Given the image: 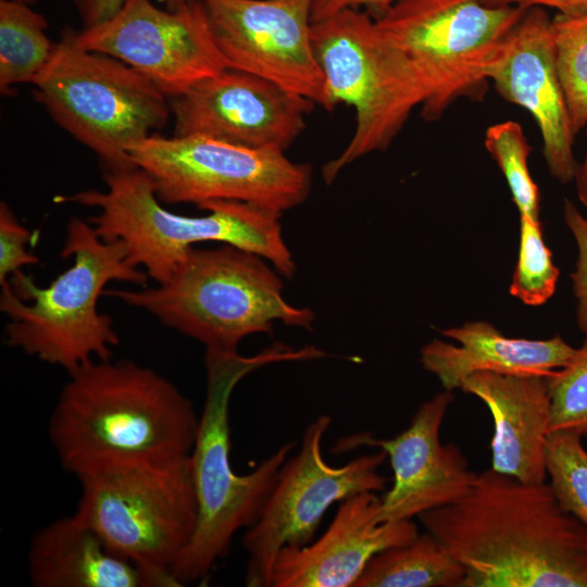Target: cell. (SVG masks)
Returning <instances> with one entry per match:
<instances>
[{"mask_svg":"<svg viewBox=\"0 0 587 587\" xmlns=\"http://www.w3.org/2000/svg\"><path fill=\"white\" fill-rule=\"evenodd\" d=\"M417 517L465 570L461 587H587V526L546 482L490 467L463 498Z\"/></svg>","mask_w":587,"mask_h":587,"instance_id":"obj_1","label":"cell"},{"mask_svg":"<svg viewBox=\"0 0 587 587\" xmlns=\"http://www.w3.org/2000/svg\"><path fill=\"white\" fill-rule=\"evenodd\" d=\"M49 421V438L72 474L115 460L190 454L199 417L179 389L129 360L92 361L68 374Z\"/></svg>","mask_w":587,"mask_h":587,"instance_id":"obj_2","label":"cell"},{"mask_svg":"<svg viewBox=\"0 0 587 587\" xmlns=\"http://www.w3.org/2000/svg\"><path fill=\"white\" fill-rule=\"evenodd\" d=\"M72 265L47 287L16 272L1 285L0 310L7 315L4 342L67 374L97 360H109L120 337L111 317L98 310L112 280L147 286L149 276L128 260L122 241H105L90 222L72 217L61 250Z\"/></svg>","mask_w":587,"mask_h":587,"instance_id":"obj_3","label":"cell"},{"mask_svg":"<svg viewBox=\"0 0 587 587\" xmlns=\"http://www.w3.org/2000/svg\"><path fill=\"white\" fill-rule=\"evenodd\" d=\"M105 190L57 197L98 210L89 222L105 241H122L128 260L157 284L170 278L196 243L220 241L267 260L286 278L296 272L282 236V213L252 203L215 200L200 204L201 216L166 210L151 178L140 168L105 172Z\"/></svg>","mask_w":587,"mask_h":587,"instance_id":"obj_4","label":"cell"},{"mask_svg":"<svg viewBox=\"0 0 587 587\" xmlns=\"http://www.w3.org/2000/svg\"><path fill=\"white\" fill-rule=\"evenodd\" d=\"M301 359L300 349L282 344L253 357L205 351L207 395L190 452L198 521L189 545L172 570L179 586L204 579L228 553L236 533L255 523L295 447V442H286L252 472L235 473L229 426V402L235 386L261 366Z\"/></svg>","mask_w":587,"mask_h":587,"instance_id":"obj_5","label":"cell"},{"mask_svg":"<svg viewBox=\"0 0 587 587\" xmlns=\"http://www.w3.org/2000/svg\"><path fill=\"white\" fill-rule=\"evenodd\" d=\"M104 295L146 311L205 351L237 352L243 338L271 333L275 321L310 330L315 320L311 309L286 301L283 283L264 258L227 243L193 247L170 278L153 287Z\"/></svg>","mask_w":587,"mask_h":587,"instance_id":"obj_6","label":"cell"},{"mask_svg":"<svg viewBox=\"0 0 587 587\" xmlns=\"http://www.w3.org/2000/svg\"><path fill=\"white\" fill-rule=\"evenodd\" d=\"M76 515L152 587H177L172 570L198 521L190 454L171 460H115L75 474Z\"/></svg>","mask_w":587,"mask_h":587,"instance_id":"obj_7","label":"cell"},{"mask_svg":"<svg viewBox=\"0 0 587 587\" xmlns=\"http://www.w3.org/2000/svg\"><path fill=\"white\" fill-rule=\"evenodd\" d=\"M311 34L325 79L326 110L346 103L355 111L351 139L322 168L330 184L358 159L386 150L432 90L414 61L366 12L340 11L313 22Z\"/></svg>","mask_w":587,"mask_h":587,"instance_id":"obj_8","label":"cell"},{"mask_svg":"<svg viewBox=\"0 0 587 587\" xmlns=\"http://www.w3.org/2000/svg\"><path fill=\"white\" fill-rule=\"evenodd\" d=\"M51 118L91 150L105 172L136 167L130 150L162 129L170 98L148 77L110 55L77 46L66 30L32 83Z\"/></svg>","mask_w":587,"mask_h":587,"instance_id":"obj_9","label":"cell"},{"mask_svg":"<svg viewBox=\"0 0 587 587\" xmlns=\"http://www.w3.org/2000/svg\"><path fill=\"white\" fill-rule=\"evenodd\" d=\"M130 157L167 204L234 200L283 213L303 203L312 188L311 166L285 152L203 136L155 133L132 148Z\"/></svg>","mask_w":587,"mask_h":587,"instance_id":"obj_10","label":"cell"},{"mask_svg":"<svg viewBox=\"0 0 587 587\" xmlns=\"http://www.w3.org/2000/svg\"><path fill=\"white\" fill-rule=\"evenodd\" d=\"M526 11L482 0H398L376 22L427 79L421 114L436 121L455 100L484 97L486 67Z\"/></svg>","mask_w":587,"mask_h":587,"instance_id":"obj_11","label":"cell"},{"mask_svg":"<svg viewBox=\"0 0 587 587\" xmlns=\"http://www.w3.org/2000/svg\"><path fill=\"white\" fill-rule=\"evenodd\" d=\"M330 423V416L319 415L305 428L299 452L284 463L260 516L243 535L248 586H271L278 552L310 544L332 504L359 492L385 489L387 477L378 472L387 458L382 449L341 466L324 460L322 441Z\"/></svg>","mask_w":587,"mask_h":587,"instance_id":"obj_12","label":"cell"},{"mask_svg":"<svg viewBox=\"0 0 587 587\" xmlns=\"http://www.w3.org/2000/svg\"><path fill=\"white\" fill-rule=\"evenodd\" d=\"M72 36L83 49L137 70L168 98L228 68L201 0L176 10H162L152 0H124L110 18Z\"/></svg>","mask_w":587,"mask_h":587,"instance_id":"obj_13","label":"cell"},{"mask_svg":"<svg viewBox=\"0 0 587 587\" xmlns=\"http://www.w3.org/2000/svg\"><path fill=\"white\" fill-rule=\"evenodd\" d=\"M314 0H201L228 68L266 78L326 110L312 45Z\"/></svg>","mask_w":587,"mask_h":587,"instance_id":"obj_14","label":"cell"},{"mask_svg":"<svg viewBox=\"0 0 587 587\" xmlns=\"http://www.w3.org/2000/svg\"><path fill=\"white\" fill-rule=\"evenodd\" d=\"M315 103L261 76L226 68L170 98L174 136L285 152Z\"/></svg>","mask_w":587,"mask_h":587,"instance_id":"obj_15","label":"cell"},{"mask_svg":"<svg viewBox=\"0 0 587 587\" xmlns=\"http://www.w3.org/2000/svg\"><path fill=\"white\" fill-rule=\"evenodd\" d=\"M454 396L450 390L423 402L409 427L391 439H376L369 433L342 438L336 451L362 446L376 447L389 457L392 487L382 498L379 520L402 521L463 498L477 474L453 442L441 445L439 430Z\"/></svg>","mask_w":587,"mask_h":587,"instance_id":"obj_16","label":"cell"},{"mask_svg":"<svg viewBox=\"0 0 587 587\" xmlns=\"http://www.w3.org/2000/svg\"><path fill=\"white\" fill-rule=\"evenodd\" d=\"M498 93L534 117L550 174L562 184L575 179V132L557 71L551 18L544 8L528 9L486 67Z\"/></svg>","mask_w":587,"mask_h":587,"instance_id":"obj_17","label":"cell"},{"mask_svg":"<svg viewBox=\"0 0 587 587\" xmlns=\"http://www.w3.org/2000/svg\"><path fill=\"white\" fill-rule=\"evenodd\" d=\"M382 498L374 491L340 501L325 533L302 547H284L273 565V587H353L380 551L419 535L411 520H379Z\"/></svg>","mask_w":587,"mask_h":587,"instance_id":"obj_18","label":"cell"},{"mask_svg":"<svg viewBox=\"0 0 587 587\" xmlns=\"http://www.w3.org/2000/svg\"><path fill=\"white\" fill-rule=\"evenodd\" d=\"M460 389L480 399L492 415L491 469L524 483L546 482L551 421L546 376L476 372Z\"/></svg>","mask_w":587,"mask_h":587,"instance_id":"obj_19","label":"cell"},{"mask_svg":"<svg viewBox=\"0 0 587 587\" xmlns=\"http://www.w3.org/2000/svg\"><path fill=\"white\" fill-rule=\"evenodd\" d=\"M440 334L459 345L433 339L422 348L421 362L450 391L476 372L548 376L565 366L576 351L559 335L549 339L512 338L484 321L466 322Z\"/></svg>","mask_w":587,"mask_h":587,"instance_id":"obj_20","label":"cell"},{"mask_svg":"<svg viewBox=\"0 0 587 587\" xmlns=\"http://www.w3.org/2000/svg\"><path fill=\"white\" fill-rule=\"evenodd\" d=\"M27 566L35 587H152L136 564L112 551L76 514L34 535Z\"/></svg>","mask_w":587,"mask_h":587,"instance_id":"obj_21","label":"cell"},{"mask_svg":"<svg viewBox=\"0 0 587 587\" xmlns=\"http://www.w3.org/2000/svg\"><path fill=\"white\" fill-rule=\"evenodd\" d=\"M465 570L432 534L375 554L353 587H461Z\"/></svg>","mask_w":587,"mask_h":587,"instance_id":"obj_22","label":"cell"},{"mask_svg":"<svg viewBox=\"0 0 587 587\" xmlns=\"http://www.w3.org/2000/svg\"><path fill=\"white\" fill-rule=\"evenodd\" d=\"M46 17L26 3L0 0V91L33 83L49 62L57 42Z\"/></svg>","mask_w":587,"mask_h":587,"instance_id":"obj_23","label":"cell"},{"mask_svg":"<svg viewBox=\"0 0 587 587\" xmlns=\"http://www.w3.org/2000/svg\"><path fill=\"white\" fill-rule=\"evenodd\" d=\"M551 38L557 71L577 135L587 123V11L557 13L551 18Z\"/></svg>","mask_w":587,"mask_h":587,"instance_id":"obj_24","label":"cell"},{"mask_svg":"<svg viewBox=\"0 0 587 587\" xmlns=\"http://www.w3.org/2000/svg\"><path fill=\"white\" fill-rule=\"evenodd\" d=\"M485 147L500 167L520 215L539 218L540 192L529 173L532 148L523 127L510 120L489 126Z\"/></svg>","mask_w":587,"mask_h":587,"instance_id":"obj_25","label":"cell"},{"mask_svg":"<svg viewBox=\"0 0 587 587\" xmlns=\"http://www.w3.org/2000/svg\"><path fill=\"white\" fill-rule=\"evenodd\" d=\"M559 275L540 220L520 215V247L510 294L524 304L541 305L553 296Z\"/></svg>","mask_w":587,"mask_h":587,"instance_id":"obj_26","label":"cell"},{"mask_svg":"<svg viewBox=\"0 0 587 587\" xmlns=\"http://www.w3.org/2000/svg\"><path fill=\"white\" fill-rule=\"evenodd\" d=\"M546 471L559 504L587 526V451L582 437L570 432L549 433Z\"/></svg>","mask_w":587,"mask_h":587,"instance_id":"obj_27","label":"cell"},{"mask_svg":"<svg viewBox=\"0 0 587 587\" xmlns=\"http://www.w3.org/2000/svg\"><path fill=\"white\" fill-rule=\"evenodd\" d=\"M546 379L551 399L550 433L587 437V338L571 361Z\"/></svg>","mask_w":587,"mask_h":587,"instance_id":"obj_28","label":"cell"},{"mask_svg":"<svg viewBox=\"0 0 587 587\" xmlns=\"http://www.w3.org/2000/svg\"><path fill=\"white\" fill-rule=\"evenodd\" d=\"M32 233L20 223L7 202L0 203V285L26 265L37 264V255L27 251Z\"/></svg>","mask_w":587,"mask_h":587,"instance_id":"obj_29","label":"cell"},{"mask_svg":"<svg viewBox=\"0 0 587 587\" xmlns=\"http://www.w3.org/2000/svg\"><path fill=\"white\" fill-rule=\"evenodd\" d=\"M564 221L578 249L575 271L571 274L573 290L577 299V324L587 335V217L569 199L564 200Z\"/></svg>","mask_w":587,"mask_h":587,"instance_id":"obj_30","label":"cell"},{"mask_svg":"<svg viewBox=\"0 0 587 587\" xmlns=\"http://www.w3.org/2000/svg\"><path fill=\"white\" fill-rule=\"evenodd\" d=\"M190 0H166L167 9L176 10ZM124 0H73V4L83 24V28L91 27L114 15Z\"/></svg>","mask_w":587,"mask_h":587,"instance_id":"obj_31","label":"cell"},{"mask_svg":"<svg viewBox=\"0 0 587 587\" xmlns=\"http://www.w3.org/2000/svg\"><path fill=\"white\" fill-rule=\"evenodd\" d=\"M398 0H314L312 7V22L332 16L348 9L362 7L383 13Z\"/></svg>","mask_w":587,"mask_h":587,"instance_id":"obj_32","label":"cell"},{"mask_svg":"<svg viewBox=\"0 0 587 587\" xmlns=\"http://www.w3.org/2000/svg\"><path fill=\"white\" fill-rule=\"evenodd\" d=\"M491 5H513L528 10L530 8H551L558 13L587 11V0H482Z\"/></svg>","mask_w":587,"mask_h":587,"instance_id":"obj_33","label":"cell"},{"mask_svg":"<svg viewBox=\"0 0 587 587\" xmlns=\"http://www.w3.org/2000/svg\"><path fill=\"white\" fill-rule=\"evenodd\" d=\"M585 127L587 129V123ZM574 180L576 183L577 198L587 208V153L584 162L578 166Z\"/></svg>","mask_w":587,"mask_h":587,"instance_id":"obj_34","label":"cell"},{"mask_svg":"<svg viewBox=\"0 0 587 587\" xmlns=\"http://www.w3.org/2000/svg\"><path fill=\"white\" fill-rule=\"evenodd\" d=\"M11 1H16V2H22V3L29 4V3L34 2L35 0H11Z\"/></svg>","mask_w":587,"mask_h":587,"instance_id":"obj_35","label":"cell"}]
</instances>
